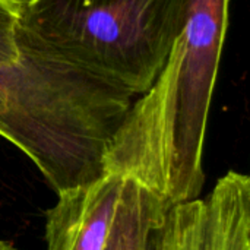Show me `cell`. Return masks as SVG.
<instances>
[{
    "mask_svg": "<svg viewBox=\"0 0 250 250\" xmlns=\"http://www.w3.org/2000/svg\"><path fill=\"white\" fill-rule=\"evenodd\" d=\"M123 180L104 173L57 195L56 205L47 211L45 250H104Z\"/></svg>",
    "mask_w": 250,
    "mask_h": 250,
    "instance_id": "obj_4",
    "label": "cell"
},
{
    "mask_svg": "<svg viewBox=\"0 0 250 250\" xmlns=\"http://www.w3.org/2000/svg\"><path fill=\"white\" fill-rule=\"evenodd\" d=\"M0 250H18L15 249L12 245H9L7 242H4V240H0Z\"/></svg>",
    "mask_w": 250,
    "mask_h": 250,
    "instance_id": "obj_8",
    "label": "cell"
},
{
    "mask_svg": "<svg viewBox=\"0 0 250 250\" xmlns=\"http://www.w3.org/2000/svg\"><path fill=\"white\" fill-rule=\"evenodd\" d=\"M19 0H0V59H12L19 53L18 42Z\"/></svg>",
    "mask_w": 250,
    "mask_h": 250,
    "instance_id": "obj_6",
    "label": "cell"
},
{
    "mask_svg": "<svg viewBox=\"0 0 250 250\" xmlns=\"http://www.w3.org/2000/svg\"><path fill=\"white\" fill-rule=\"evenodd\" d=\"M160 250H250V177L229 171L212 190L168 208Z\"/></svg>",
    "mask_w": 250,
    "mask_h": 250,
    "instance_id": "obj_3",
    "label": "cell"
},
{
    "mask_svg": "<svg viewBox=\"0 0 250 250\" xmlns=\"http://www.w3.org/2000/svg\"><path fill=\"white\" fill-rule=\"evenodd\" d=\"M161 227H163V224L160 227H157L149 234V237L146 240V245H145V250H160V231H161Z\"/></svg>",
    "mask_w": 250,
    "mask_h": 250,
    "instance_id": "obj_7",
    "label": "cell"
},
{
    "mask_svg": "<svg viewBox=\"0 0 250 250\" xmlns=\"http://www.w3.org/2000/svg\"><path fill=\"white\" fill-rule=\"evenodd\" d=\"M167 211L161 198L125 179L104 250H145L149 234L163 224Z\"/></svg>",
    "mask_w": 250,
    "mask_h": 250,
    "instance_id": "obj_5",
    "label": "cell"
},
{
    "mask_svg": "<svg viewBox=\"0 0 250 250\" xmlns=\"http://www.w3.org/2000/svg\"><path fill=\"white\" fill-rule=\"evenodd\" d=\"M186 0H19L18 42L135 98L168 63Z\"/></svg>",
    "mask_w": 250,
    "mask_h": 250,
    "instance_id": "obj_2",
    "label": "cell"
},
{
    "mask_svg": "<svg viewBox=\"0 0 250 250\" xmlns=\"http://www.w3.org/2000/svg\"><path fill=\"white\" fill-rule=\"evenodd\" d=\"M230 0H186L168 63L113 135L104 173L130 179L171 208L201 198L204 146Z\"/></svg>",
    "mask_w": 250,
    "mask_h": 250,
    "instance_id": "obj_1",
    "label": "cell"
}]
</instances>
